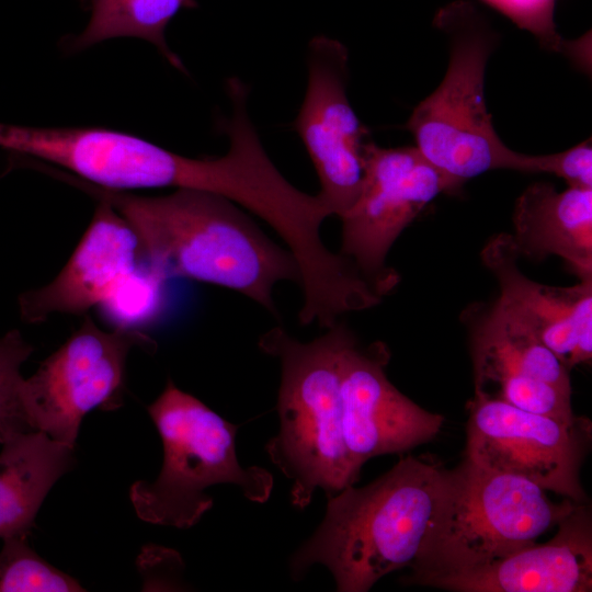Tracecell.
<instances>
[{
	"label": "cell",
	"instance_id": "2",
	"mask_svg": "<svg viewBox=\"0 0 592 592\" xmlns=\"http://www.w3.org/2000/svg\"><path fill=\"white\" fill-rule=\"evenodd\" d=\"M457 473L400 457L371 483L328 497L321 524L291 558L293 579L322 565L337 591L366 592L384 576L411 567L445 512Z\"/></svg>",
	"mask_w": 592,
	"mask_h": 592
},
{
	"label": "cell",
	"instance_id": "18",
	"mask_svg": "<svg viewBox=\"0 0 592 592\" xmlns=\"http://www.w3.org/2000/svg\"><path fill=\"white\" fill-rule=\"evenodd\" d=\"M2 445L0 538L27 536L47 493L73 467V448L41 431L16 433Z\"/></svg>",
	"mask_w": 592,
	"mask_h": 592
},
{
	"label": "cell",
	"instance_id": "19",
	"mask_svg": "<svg viewBox=\"0 0 592 592\" xmlns=\"http://www.w3.org/2000/svg\"><path fill=\"white\" fill-rule=\"evenodd\" d=\"M90 13L72 47L87 48L116 37H137L155 45L175 68L183 69L180 58L166 41V29L182 8L196 5L194 0H83Z\"/></svg>",
	"mask_w": 592,
	"mask_h": 592
},
{
	"label": "cell",
	"instance_id": "5",
	"mask_svg": "<svg viewBox=\"0 0 592 592\" xmlns=\"http://www.w3.org/2000/svg\"><path fill=\"white\" fill-rule=\"evenodd\" d=\"M160 434L163 460L153 481L138 480L129 498L145 522L187 528L213 506L206 489L230 483L252 502H265L273 477L260 466L243 467L236 453L238 426L168 380L148 406Z\"/></svg>",
	"mask_w": 592,
	"mask_h": 592
},
{
	"label": "cell",
	"instance_id": "1",
	"mask_svg": "<svg viewBox=\"0 0 592 592\" xmlns=\"http://www.w3.org/2000/svg\"><path fill=\"white\" fill-rule=\"evenodd\" d=\"M87 187L130 225L143 259L164 281L186 278L218 285L271 312H276L273 287L277 282L299 285V269L291 251L221 195L175 189L167 195L140 196Z\"/></svg>",
	"mask_w": 592,
	"mask_h": 592
},
{
	"label": "cell",
	"instance_id": "6",
	"mask_svg": "<svg viewBox=\"0 0 592 592\" xmlns=\"http://www.w3.org/2000/svg\"><path fill=\"white\" fill-rule=\"evenodd\" d=\"M445 512L410 567L408 583L490 563L536 544L580 503L553 502L539 485L511 474L479 467L467 458Z\"/></svg>",
	"mask_w": 592,
	"mask_h": 592
},
{
	"label": "cell",
	"instance_id": "11",
	"mask_svg": "<svg viewBox=\"0 0 592 592\" xmlns=\"http://www.w3.org/2000/svg\"><path fill=\"white\" fill-rule=\"evenodd\" d=\"M307 66V88L294 127L317 172V195L330 215L340 218L358 194L369 132L348 96V48L338 39L316 36L308 45Z\"/></svg>",
	"mask_w": 592,
	"mask_h": 592
},
{
	"label": "cell",
	"instance_id": "23",
	"mask_svg": "<svg viewBox=\"0 0 592 592\" xmlns=\"http://www.w3.org/2000/svg\"><path fill=\"white\" fill-rule=\"evenodd\" d=\"M562 55L584 72L591 69V32L579 38L566 39Z\"/></svg>",
	"mask_w": 592,
	"mask_h": 592
},
{
	"label": "cell",
	"instance_id": "15",
	"mask_svg": "<svg viewBox=\"0 0 592 592\" xmlns=\"http://www.w3.org/2000/svg\"><path fill=\"white\" fill-rule=\"evenodd\" d=\"M547 543L490 563L437 577L426 587L455 592H590L592 519L580 503Z\"/></svg>",
	"mask_w": 592,
	"mask_h": 592
},
{
	"label": "cell",
	"instance_id": "9",
	"mask_svg": "<svg viewBox=\"0 0 592 592\" xmlns=\"http://www.w3.org/2000/svg\"><path fill=\"white\" fill-rule=\"evenodd\" d=\"M467 408L465 458L585 503L580 469L591 439L588 419L565 421L477 395Z\"/></svg>",
	"mask_w": 592,
	"mask_h": 592
},
{
	"label": "cell",
	"instance_id": "22",
	"mask_svg": "<svg viewBox=\"0 0 592 592\" xmlns=\"http://www.w3.org/2000/svg\"><path fill=\"white\" fill-rule=\"evenodd\" d=\"M492 7L521 30L530 32L539 46L562 54L566 38L555 23L556 0H480Z\"/></svg>",
	"mask_w": 592,
	"mask_h": 592
},
{
	"label": "cell",
	"instance_id": "13",
	"mask_svg": "<svg viewBox=\"0 0 592 592\" xmlns=\"http://www.w3.org/2000/svg\"><path fill=\"white\" fill-rule=\"evenodd\" d=\"M99 200L87 230L57 276L20 296L25 322L39 323L53 314L82 315L101 307L145 263L134 229L109 202Z\"/></svg>",
	"mask_w": 592,
	"mask_h": 592
},
{
	"label": "cell",
	"instance_id": "12",
	"mask_svg": "<svg viewBox=\"0 0 592 592\" xmlns=\"http://www.w3.org/2000/svg\"><path fill=\"white\" fill-rule=\"evenodd\" d=\"M390 352L385 343L346 346L341 363V422L346 449L361 470L368 459L402 453L440 432L444 418L421 408L388 379Z\"/></svg>",
	"mask_w": 592,
	"mask_h": 592
},
{
	"label": "cell",
	"instance_id": "17",
	"mask_svg": "<svg viewBox=\"0 0 592 592\" xmlns=\"http://www.w3.org/2000/svg\"><path fill=\"white\" fill-rule=\"evenodd\" d=\"M512 219L520 257L556 255L580 281L592 278V187L558 191L547 182L533 183L517 197Z\"/></svg>",
	"mask_w": 592,
	"mask_h": 592
},
{
	"label": "cell",
	"instance_id": "21",
	"mask_svg": "<svg viewBox=\"0 0 592 592\" xmlns=\"http://www.w3.org/2000/svg\"><path fill=\"white\" fill-rule=\"evenodd\" d=\"M33 348L18 330L0 338V443L10 436L29 432L22 415L20 390L23 377L22 364Z\"/></svg>",
	"mask_w": 592,
	"mask_h": 592
},
{
	"label": "cell",
	"instance_id": "16",
	"mask_svg": "<svg viewBox=\"0 0 592 592\" xmlns=\"http://www.w3.org/2000/svg\"><path fill=\"white\" fill-rule=\"evenodd\" d=\"M465 316L475 395L499 399L532 380L571 390L569 369L499 298Z\"/></svg>",
	"mask_w": 592,
	"mask_h": 592
},
{
	"label": "cell",
	"instance_id": "3",
	"mask_svg": "<svg viewBox=\"0 0 592 592\" xmlns=\"http://www.w3.org/2000/svg\"><path fill=\"white\" fill-rule=\"evenodd\" d=\"M433 24L446 38L448 62L443 80L406 123L418 150L459 190L493 170L546 173V155L515 151L494 129L485 96L488 60L499 44L490 22L457 0L442 7Z\"/></svg>",
	"mask_w": 592,
	"mask_h": 592
},
{
	"label": "cell",
	"instance_id": "8",
	"mask_svg": "<svg viewBox=\"0 0 592 592\" xmlns=\"http://www.w3.org/2000/svg\"><path fill=\"white\" fill-rule=\"evenodd\" d=\"M458 191L415 146L384 148L371 140L358 194L340 217V254L384 296L398 282L386 265L394 242L437 195Z\"/></svg>",
	"mask_w": 592,
	"mask_h": 592
},
{
	"label": "cell",
	"instance_id": "14",
	"mask_svg": "<svg viewBox=\"0 0 592 592\" xmlns=\"http://www.w3.org/2000/svg\"><path fill=\"white\" fill-rule=\"evenodd\" d=\"M511 235L490 239L482 262L498 281L506 305L568 368L592 358V278L568 287L527 277L519 267Z\"/></svg>",
	"mask_w": 592,
	"mask_h": 592
},
{
	"label": "cell",
	"instance_id": "10",
	"mask_svg": "<svg viewBox=\"0 0 592 592\" xmlns=\"http://www.w3.org/2000/svg\"><path fill=\"white\" fill-rule=\"evenodd\" d=\"M0 146L59 166L112 191L200 190L208 177L206 158H189L135 135L105 128L0 125Z\"/></svg>",
	"mask_w": 592,
	"mask_h": 592
},
{
	"label": "cell",
	"instance_id": "7",
	"mask_svg": "<svg viewBox=\"0 0 592 592\" xmlns=\"http://www.w3.org/2000/svg\"><path fill=\"white\" fill-rule=\"evenodd\" d=\"M153 342L136 328L100 329L86 316L81 326L29 378L20 401L29 431H41L75 448L83 417L118 401L127 355Z\"/></svg>",
	"mask_w": 592,
	"mask_h": 592
},
{
	"label": "cell",
	"instance_id": "4",
	"mask_svg": "<svg viewBox=\"0 0 592 592\" xmlns=\"http://www.w3.org/2000/svg\"><path fill=\"white\" fill-rule=\"evenodd\" d=\"M354 337L338 321L309 342L280 327L259 341L260 349L281 363L280 429L265 451L292 480L291 499L298 509L310 503L317 489L333 496L353 485L360 474L346 449L341 422V363Z\"/></svg>",
	"mask_w": 592,
	"mask_h": 592
},
{
	"label": "cell",
	"instance_id": "20",
	"mask_svg": "<svg viewBox=\"0 0 592 592\" xmlns=\"http://www.w3.org/2000/svg\"><path fill=\"white\" fill-rule=\"evenodd\" d=\"M79 592L84 588L39 557L26 536L3 538L0 553V592Z\"/></svg>",
	"mask_w": 592,
	"mask_h": 592
}]
</instances>
